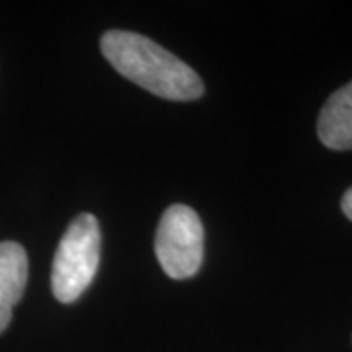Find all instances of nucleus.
I'll return each instance as SVG.
<instances>
[{
    "instance_id": "nucleus-1",
    "label": "nucleus",
    "mask_w": 352,
    "mask_h": 352,
    "mask_svg": "<svg viewBox=\"0 0 352 352\" xmlns=\"http://www.w3.org/2000/svg\"><path fill=\"white\" fill-rule=\"evenodd\" d=\"M108 63L122 76L166 100H196L204 82L196 71L145 36L112 30L100 39Z\"/></svg>"
},
{
    "instance_id": "nucleus-2",
    "label": "nucleus",
    "mask_w": 352,
    "mask_h": 352,
    "mask_svg": "<svg viewBox=\"0 0 352 352\" xmlns=\"http://www.w3.org/2000/svg\"><path fill=\"white\" fill-rule=\"evenodd\" d=\"M100 264V226L90 214L76 215L59 241L51 268L57 302H76L92 284Z\"/></svg>"
},
{
    "instance_id": "nucleus-3",
    "label": "nucleus",
    "mask_w": 352,
    "mask_h": 352,
    "mask_svg": "<svg viewBox=\"0 0 352 352\" xmlns=\"http://www.w3.org/2000/svg\"><path fill=\"white\" fill-rule=\"evenodd\" d=\"M155 252L164 274L175 280L192 278L204 261V226L198 214L182 204L170 206L159 221Z\"/></svg>"
},
{
    "instance_id": "nucleus-4",
    "label": "nucleus",
    "mask_w": 352,
    "mask_h": 352,
    "mask_svg": "<svg viewBox=\"0 0 352 352\" xmlns=\"http://www.w3.org/2000/svg\"><path fill=\"white\" fill-rule=\"evenodd\" d=\"M319 141L333 151L352 149V80L335 90L317 118Z\"/></svg>"
},
{
    "instance_id": "nucleus-5",
    "label": "nucleus",
    "mask_w": 352,
    "mask_h": 352,
    "mask_svg": "<svg viewBox=\"0 0 352 352\" xmlns=\"http://www.w3.org/2000/svg\"><path fill=\"white\" fill-rule=\"evenodd\" d=\"M28 284V254L24 247L4 241L0 243V333L10 325L12 309L24 296Z\"/></svg>"
},
{
    "instance_id": "nucleus-6",
    "label": "nucleus",
    "mask_w": 352,
    "mask_h": 352,
    "mask_svg": "<svg viewBox=\"0 0 352 352\" xmlns=\"http://www.w3.org/2000/svg\"><path fill=\"white\" fill-rule=\"evenodd\" d=\"M340 210H342V214L346 215L352 221V188H349L344 192V196H342V200H340Z\"/></svg>"
}]
</instances>
